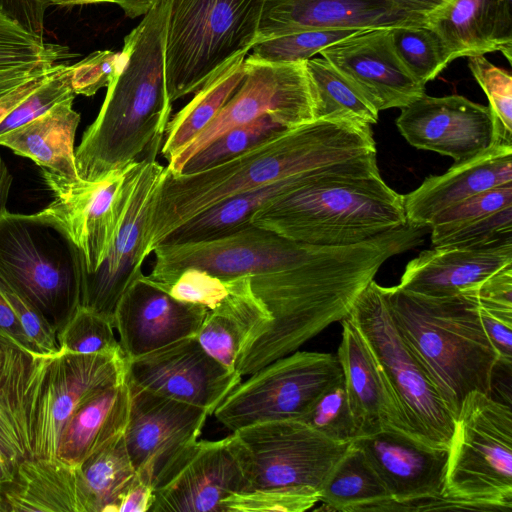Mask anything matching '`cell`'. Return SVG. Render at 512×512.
I'll return each mask as SVG.
<instances>
[{
    "mask_svg": "<svg viewBox=\"0 0 512 512\" xmlns=\"http://www.w3.org/2000/svg\"><path fill=\"white\" fill-rule=\"evenodd\" d=\"M340 163L224 199L176 228L160 245L210 240L247 227L262 206L301 188Z\"/></svg>",
    "mask_w": 512,
    "mask_h": 512,
    "instance_id": "f546056e",
    "label": "cell"
},
{
    "mask_svg": "<svg viewBox=\"0 0 512 512\" xmlns=\"http://www.w3.org/2000/svg\"><path fill=\"white\" fill-rule=\"evenodd\" d=\"M400 9L427 19L450 0H388Z\"/></svg>",
    "mask_w": 512,
    "mask_h": 512,
    "instance_id": "94428289",
    "label": "cell"
},
{
    "mask_svg": "<svg viewBox=\"0 0 512 512\" xmlns=\"http://www.w3.org/2000/svg\"><path fill=\"white\" fill-rule=\"evenodd\" d=\"M126 359L116 354L60 351L47 365L39 391L33 457L55 458L71 416L89 399L125 379Z\"/></svg>",
    "mask_w": 512,
    "mask_h": 512,
    "instance_id": "e0dca14e",
    "label": "cell"
},
{
    "mask_svg": "<svg viewBox=\"0 0 512 512\" xmlns=\"http://www.w3.org/2000/svg\"><path fill=\"white\" fill-rule=\"evenodd\" d=\"M51 357L14 347L0 371V512L18 465L33 457L39 391Z\"/></svg>",
    "mask_w": 512,
    "mask_h": 512,
    "instance_id": "603a6c76",
    "label": "cell"
},
{
    "mask_svg": "<svg viewBox=\"0 0 512 512\" xmlns=\"http://www.w3.org/2000/svg\"><path fill=\"white\" fill-rule=\"evenodd\" d=\"M0 338L10 344L35 354L19 321L0 290ZM38 355V354H37Z\"/></svg>",
    "mask_w": 512,
    "mask_h": 512,
    "instance_id": "6f0895ef",
    "label": "cell"
},
{
    "mask_svg": "<svg viewBox=\"0 0 512 512\" xmlns=\"http://www.w3.org/2000/svg\"><path fill=\"white\" fill-rule=\"evenodd\" d=\"M463 293L490 304L512 307V264H508L477 286Z\"/></svg>",
    "mask_w": 512,
    "mask_h": 512,
    "instance_id": "11a10c76",
    "label": "cell"
},
{
    "mask_svg": "<svg viewBox=\"0 0 512 512\" xmlns=\"http://www.w3.org/2000/svg\"><path fill=\"white\" fill-rule=\"evenodd\" d=\"M325 437L351 443L359 430L348 400L344 377L325 391L299 420Z\"/></svg>",
    "mask_w": 512,
    "mask_h": 512,
    "instance_id": "7bdbcfd3",
    "label": "cell"
},
{
    "mask_svg": "<svg viewBox=\"0 0 512 512\" xmlns=\"http://www.w3.org/2000/svg\"><path fill=\"white\" fill-rule=\"evenodd\" d=\"M396 126L417 149L449 156L454 164L483 153L497 140L489 106L460 95L432 97L426 94L401 108Z\"/></svg>",
    "mask_w": 512,
    "mask_h": 512,
    "instance_id": "d6986e66",
    "label": "cell"
},
{
    "mask_svg": "<svg viewBox=\"0 0 512 512\" xmlns=\"http://www.w3.org/2000/svg\"><path fill=\"white\" fill-rule=\"evenodd\" d=\"M137 162L99 181L72 182L46 170L42 177L53 193L47 206L79 249L85 273H94L106 258L118 231Z\"/></svg>",
    "mask_w": 512,
    "mask_h": 512,
    "instance_id": "9a60e30c",
    "label": "cell"
},
{
    "mask_svg": "<svg viewBox=\"0 0 512 512\" xmlns=\"http://www.w3.org/2000/svg\"><path fill=\"white\" fill-rule=\"evenodd\" d=\"M249 490L243 450L234 433L196 440L154 480L149 512H223V500Z\"/></svg>",
    "mask_w": 512,
    "mask_h": 512,
    "instance_id": "4fadbf2b",
    "label": "cell"
},
{
    "mask_svg": "<svg viewBox=\"0 0 512 512\" xmlns=\"http://www.w3.org/2000/svg\"><path fill=\"white\" fill-rule=\"evenodd\" d=\"M348 316L381 368L408 434L426 446L448 449L456 416L395 325L382 286L370 281Z\"/></svg>",
    "mask_w": 512,
    "mask_h": 512,
    "instance_id": "ba28073f",
    "label": "cell"
},
{
    "mask_svg": "<svg viewBox=\"0 0 512 512\" xmlns=\"http://www.w3.org/2000/svg\"><path fill=\"white\" fill-rule=\"evenodd\" d=\"M56 67L57 64L50 71L33 77L0 96V124L27 96L41 86L53 74Z\"/></svg>",
    "mask_w": 512,
    "mask_h": 512,
    "instance_id": "91938a15",
    "label": "cell"
},
{
    "mask_svg": "<svg viewBox=\"0 0 512 512\" xmlns=\"http://www.w3.org/2000/svg\"><path fill=\"white\" fill-rule=\"evenodd\" d=\"M340 322L341 341L336 356L359 436L385 428L409 435L391 388L361 332L349 316Z\"/></svg>",
    "mask_w": 512,
    "mask_h": 512,
    "instance_id": "484cf974",
    "label": "cell"
},
{
    "mask_svg": "<svg viewBox=\"0 0 512 512\" xmlns=\"http://www.w3.org/2000/svg\"><path fill=\"white\" fill-rule=\"evenodd\" d=\"M249 376L213 413L232 432L261 422L300 420L344 377L336 355L298 350Z\"/></svg>",
    "mask_w": 512,
    "mask_h": 512,
    "instance_id": "9c48e42d",
    "label": "cell"
},
{
    "mask_svg": "<svg viewBox=\"0 0 512 512\" xmlns=\"http://www.w3.org/2000/svg\"><path fill=\"white\" fill-rule=\"evenodd\" d=\"M265 0H170L165 78L174 102L195 93L257 41Z\"/></svg>",
    "mask_w": 512,
    "mask_h": 512,
    "instance_id": "8992f818",
    "label": "cell"
},
{
    "mask_svg": "<svg viewBox=\"0 0 512 512\" xmlns=\"http://www.w3.org/2000/svg\"><path fill=\"white\" fill-rule=\"evenodd\" d=\"M57 340L60 351L123 355L111 321L84 306H80L58 332Z\"/></svg>",
    "mask_w": 512,
    "mask_h": 512,
    "instance_id": "ab89813d",
    "label": "cell"
},
{
    "mask_svg": "<svg viewBox=\"0 0 512 512\" xmlns=\"http://www.w3.org/2000/svg\"><path fill=\"white\" fill-rule=\"evenodd\" d=\"M42 2L48 7L51 5H84L94 3H115V0H42Z\"/></svg>",
    "mask_w": 512,
    "mask_h": 512,
    "instance_id": "e7e4bbea",
    "label": "cell"
},
{
    "mask_svg": "<svg viewBox=\"0 0 512 512\" xmlns=\"http://www.w3.org/2000/svg\"><path fill=\"white\" fill-rule=\"evenodd\" d=\"M369 154H377L370 125L315 119L283 129L198 172L172 174L165 166L148 211L145 254L149 256L176 228L224 199Z\"/></svg>",
    "mask_w": 512,
    "mask_h": 512,
    "instance_id": "6da1fadb",
    "label": "cell"
},
{
    "mask_svg": "<svg viewBox=\"0 0 512 512\" xmlns=\"http://www.w3.org/2000/svg\"><path fill=\"white\" fill-rule=\"evenodd\" d=\"M376 155L338 164L262 206L250 223L289 240L327 246L357 244L406 225L404 195L381 178Z\"/></svg>",
    "mask_w": 512,
    "mask_h": 512,
    "instance_id": "3957f363",
    "label": "cell"
},
{
    "mask_svg": "<svg viewBox=\"0 0 512 512\" xmlns=\"http://www.w3.org/2000/svg\"><path fill=\"white\" fill-rule=\"evenodd\" d=\"M195 337L207 354L232 372H237V362L251 343L249 330L238 319L209 310Z\"/></svg>",
    "mask_w": 512,
    "mask_h": 512,
    "instance_id": "b9f144b4",
    "label": "cell"
},
{
    "mask_svg": "<svg viewBox=\"0 0 512 512\" xmlns=\"http://www.w3.org/2000/svg\"><path fill=\"white\" fill-rule=\"evenodd\" d=\"M311 245L251 224L210 240L159 245L152 251L154 262L145 277L165 289L189 268L222 279L271 273L299 261Z\"/></svg>",
    "mask_w": 512,
    "mask_h": 512,
    "instance_id": "7c38bea8",
    "label": "cell"
},
{
    "mask_svg": "<svg viewBox=\"0 0 512 512\" xmlns=\"http://www.w3.org/2000/svg\"><path fill=\"white\" fill-rule=\"evenodd\" d=\"M390 34L399 60L423 85L451 63L442 40L426 22L392 27Z\"/></svg>",
    "mask_w": 512,
    "mask_h": 512,
    "instance_id": "74e56055",
    "label": "cell"
},
{
    "mask_svg": "<svg viewBox=\"0 0 512 512\" xmlns=\"http://www.w3.org/2000/svg\"><path fill=\"white\" fill-rule=\"evenodd\" d=\"M468 66L485 92L492 112L497 140L512 145V77L483 55L468 57Z\"/></svg>",
    "mask_w": 512,
    "mask_h": 512,
    "instance_id": "bcb514c9",
    "label": "cell"
},
{
    "mask_svg": "<svg viewBox=\"0 0 512 512\" xmlns=\"http://www.w3.org/2000/svg\"><path fill=\"white\" fill-rule=\"evenodd\" d=\"M160 0H115L126 16L136 18L146 14Z\"/></svg>",
    "mask_w": 512,
    "mask_h": 512,
    "instance_id": "6125c7cd",
    "label": "cell"
},
{
    "mask_svg": "<svg viewBox=\"0 0 512 512\" xmlns=\"http://www.w3.org/2000/svg\"><path fill=\"white\" fill-rule=\"evenodd\" d=\"M169 5L154 4L124 39L101 109L75 150L83 181H99L161 150L172 111L165 78Z\"/></svg>",
    "mask_w": 512,
    "mask_h": 512,
    "instance_id": "7a4b0ae2",
    "label": "cell"
},
{
    "mask_svg": "<svg viewBox=\"0 0 512 512\" xmlns=\"http://www.w3.org/2000/svg\"><path fill=\"white\" fill-rule=\"evenodd\" d=\"M433 247L482 250L512 245V205L431 240Z\"/></svg>",
    "mask_w": 512,
    "mask_h": 512,
    "instance_id": "f6af8a7d",
    "label": "cell"
},
{
    "mask_svg": "<svg viewBox=\"0 0 512 512\" xmlns=\"http://www.w3.org/2000/svg\"><path fill=\"white\" fill-rule=\"evenodd\" d=\"M118 58L119 53L101 50L70 65V81L74 93L93 96L100 88L107 87L115 73Z\"/></svg>",
    "mask_w": 512,
    "mask_h": 512,
    "instance_id": "816d5d0a",
    "label": "cell"
},
{
    "mask_svg": "<svg viewBox=\"0 0 512 512\" xmlns=\"http://www.w3.org/2000/svg\"><path fill=\"white\" fill-rule=\"evenodd\" d=\"M352 443L362 450L389 495L367 511L448 508L443 488L449 448L426 446L393 428L359 436Z\"/></svg>",
    "mask_w": 512,
    "mask_h": 512,
    "instance_id": "5bb4252c",
    "label": "cell"
},
{
    "mask_svg": "<svg viewBox=\"0 0 512 512\" xmlns=\"http://www.w3.org/2000/svg\"><path fill=\"white\" fill-rule=\"evenodd\" d=\"M319 502V491L307 486L251 489L223 500V512H303Z\"/></svg>",
    "mask_w": 512,
    "mask_h": 512,
    "instance_id": "7dc6e473",
    "label": "cell"
},
{
    "mask_svg": "<svg viewBox=\"0 0 512 512\" xmlns=\"http://www.w3.org/2000/svg\"><path fill=\"white\" fill-rule=\"evenodd\" d=\"M245 56L237 57L211 77L170 118L160 150L167 163L210 124L237 91L246 75Z\"/></svg>",
    "mask_w": 512,
    "mask_h": 512,
    "instance_id": "1f68e13d",
    "label": "cell"
},
{
    "mask_svg": "<svg viewBox=\"0 0 512 512\" xmlns=\"http://www.w3.org/2000/svg\"><path fill=\"white\" fill-rule=\"evenodd\" d=\"M320 54L378 112L401 109L425 94V85L407 71L396 55L390 28L360 30Z\"/></svg>",
    "mask_w": 512,
    "mask_h": 512,
    "instance_id": "ffe728a7",
    "label": "cell"
},
{
    "mask_svg": "<svg viewBox=\"0 0 512 512\" xmlns=\"http://www.w3.org/2000/svg\"><path fill=\"white\" fill-rule=\"evenodd\" d=\"M12 184V175L4 160L0 156V216L7 210L6 203Z\"/></svg>",
    "mask_w": 512,
    "mask_h": 512,
    "instance_id": "be15d7a7",
    "label": "cell"
},
{
    "mask_svg": "<svg viewBox=\"0 0 512 512\" xmlns=\"http://www.w3.org/2000/svg\"><path fill=\"white\" fill-rule=\"evenodd\" d=\"M0 290L18 318L34 353L45 356L59 353L57 334L43 314L1 277Z\"/></svg>",
    "mask_w": 512,
    "mask_h": 512,
    "instance_id": "f907efd6",
    "label": "cell"
},
{
    "mask_svg": "<svg viewBox=\"0 0 512 512\" xmlns=\"http://www.w3.org/2000/svg\"><path fill=\"white\" fill-rule=\"evenodd\" d=\"M249 490L307 486L318 491L351 443L333 441L299 420H276L233 431Z\"/></svg>",
    "mask_w": 512,
    "mask_h": 512,
    "instance_id": "8fae6325",
    "label": "cell"
},
{
    "mask_svg": "<svg viewBox=\"0 0 512 512\" xmlns=\"http://www.w3.org/2000/svg\"><path fill=\"white\" fill-rule=\"evenodd\" d=\"M75 96L70 81V65L57 64L53 74L1 122L0 134L41 116L56 104Z\"/></svg>",
    "mask_w": 512,
    "mask_h": 512,
    "instance_id": "c3c4849f",
    "label": "cell"
},
{
    "mask_svg": "<svg viewBox=\"0 0 512 512\" xmlns=\"http://www.w3.org/2000/svg\"><path fill=\"white\" fill-rule=\"evenodd\" d=\"M426 22L388 0H265L257 42L309 30H368Z\"/></svg>",
    "mask_w": 512,
    "mask_h": 512,
    "instance_id": "cb8c5ba5",
    "label": "cell"
},
{
    "mask_svg": "<svg viewBox=\"0 0 512 512\" xmlns=\"http://www.w3.org/2000/svg\"><path fill=\"white\" fill-rule=\"evenodd\" d=\"M246 75L226 105L210 124L166 165L180 174L184 165L220 135L262 117L284 128L313 121V101L305 61L270 63L245 58Z\"/></svg>",
    "mask_w": 512,
    "mask_h": 512,
    "instance_id": "30bf717a",
    "label": "cell"
},
{
    "mask_svg": "<svg viewBox=\"0 0 512 512\" xmlns=\"http://www.w3.org/2000/svg\"><path fill=\"white\" fill-rule=\"evenodd\" d=\"M242 376L213 359L196 337H187L126 361V379L154 394L212 415Z\"/></svg>",
    "mask_w": 512,
    "mask_h": 512,
    "instance_id": "ac0fdd59",
    "label": "cell"
},
{
    "mask_svg": "<svg viewBox=\"0 0 512 512\" xmlns=\"http://www.w3.org/2000/svg\"><path fill=\"white\" fill-rule=\"evenodd\" d=\"M130 390L125 379L84 403L62 430L57 457L79 465L124 432L129 415Z\"/></svg>",
    "mask_w": 512,
    "mask_h": 512,
    "instance_id": "4dcf8cb0",
    "label": "cell"
},
{
    "mask_svg": "<svg viewBox=\"0 0 512 512\" xmlns=\"http://www.w3.org/2000/svg\"><path fill=\"white\" fill-rule=\"evenodd\" d=\"M512 205V184L473 195L436 215L429 227L431 240L470 221Z\"/></svg>",
    "mask_w": 512,
    "mask_h": 512,
    "instance_id": "681fc988",
    "label": "cell"
},
{
    "mask_svg": "<svg viewBox=\"0 0 512 512\" xmlns=\"http://www.w3.org/2000/svg\"><path fill=\"white\" fill-rule=\"evenodd\" d=\"M73 100L68 98L41 116L0 134V145L33 160L41 170L80 181L74 141L81 116L73 109Z\"/></svg>",
    "mask_w": 512,
    "mask_h": 512,
    "instance_id": "f1b7e54d",
    "label": "cell"
},
{
    "mask_svg": "<svg viewBox=\"0 0 512 512\" xmlns=\"http://www.w3.org/2000/svg\"><path fill=\"white\" fill-rule=\"evenodd\" d=\"M208 309L179 301L143 274L125 292L114 315V328L126 361L178 340L194 337Z\"/></svg>",
    "mask_w": 512,
    "mask_h": 512,
    "instance_id": "7402d4cb",
    "label": "cell"
},
{
    "mask_svg": "<svg viewBox=\"0 0 512 512\" xmlns=\"http://www.w3.org/2000/svg\"><path fill=\"white\" fill-rule=\"evenodd\" d=\"M389 499L388 492L362 450L352 442L319 491V501L332 510L367 511Z\"/></svg>",
    "mask_w": 512,
    "mask_h": 512,
    "instance_id": "d590c367",
    "label": "cell"
},
{
    "mask_svg": "<svg viewBox=\"0 0 512 512\" xmlns=\"http://www.w3.org/2000/svg\"><path fill=\"white\" fill-rule=\"evenodd\" d=\"M12 344L0 338V367L4 364Z\"/></svg>",
    "mask_w": 512,
    "mask_h": 512,
    "instance_id": "03108f58",
    "label": "cell"
},
{
    "mask_svg": "<svg viewBox=\"0 0 512 512\" xmlns=\"http://www.w3.org/2000/svg\"><path fill=\"white\" fill-rule=\"evenodd\" d=\"M508 264H512V245L482 250L433 247L406 265L398 286L424 296H452L477 286Z\"/></svg>",
    "mask_w": 512,
    "mask_h": 512,
    "instance_id": "4316f807",
    "label": "cell"
},
{
    "mask_svg": "<svg viewBox=\"0 0 512 512\" xmlns=\"http://www.w3.org/2000/svg\"><path fill=\"white\" fill-rule=\"evenodd\" d=\"M512 184V145L494 144L478 156L431 175L404 195L407 223L429 227L432 219L483 191Z\"/></svg>",
    "mask_w": 512,
    "mask_h": 512,
    "instance_id": "d4e9b609",
    "label": "cell"
},
{
    "mask_svg": "<svg viewBox=\"0 0 512 512\" xmlns=\"http://www.w3.org/2000/svg\"><path fill=\"white\" fill-rule=\"evenodd\" d=\"M48 7L42 0H0V12L26 31L43 38L44 15Z\"/></svg>",
    "mask_w": 512,
    "mask_h": 512,
    "instance_id": "db71d44e",
    "label": "cell"
},
{
    "mask_svg": "<svg viewBox=\"0 0 512 512\" xmlns=\"http://www.w3.org/2000/svg\"><path fill=\"white\" fill-rule=\"evenodd\" d=\"M73 57L69 47L45 42L0 12V96Z\"/></svg>",
    "mask_w": 512,
    "mask_h": 512,
    "instance_id": "836d02e7",
    "label": "cell"
},
{
    "mask_svg": "<svg viewBox=\"0 0 512 512\" xmlns=\"http://www.w3.org/2000/svg\"><path fill=\"white\" fill-rule=\"evenodd\" d=\"M83 257L46 208L0 216V277L24 295L56 334L82 304Z\"/></svg>",
    "mask_w": 512,
    "mask_h": 512,
    "instance_id": "5b68a950",
    "label": "cell"
},
{
    "mask_svg": "<svg viewBox=\"0 0 512 512\" xmlns=\"http://www.w3.org/2000/svg\"><path fill=\"white\" fill-rule=\"evenodd\" d=\"M286 129L271 117H262L220 135L193 156L181 173H194L230 160Z\"/></svg>",
    "mask_w": 512,
    "mask_h": 512,
    "instance_id": "f35d334b",
    "label": "cell"
},
{
    "mask_svg": "<svg viewBox=\"0 0 512 512\" xmlns=\"http://www.w3.org/2000/svg\"><path fill=\"white\" fill-rule=\"evenodd\" d=\"M382 289L399 332L456 418L470 392L491 395L498 356L474 296L430 297L398 285Z\"/></svg>",
    "mask_w": 512,
    "mask_h": 512,
    "instance_id": "277c9868",
    "label": "cell"
},
{
    "mask_svg": "<svg viewBox=\"0 0 512 512\" xmlns=\"http://www.w3.org/2000/svg\"><path fill=\"white\" fill-rule=\"evenodd\" d=\"M443 497L469 510L512 509V411L470 392L458 412L446 465Z\"/></svg>",
    "mask_w": 512,
    "mask_h": 512,
    "instance_id": "52a82bcc",
    "label": "cell"
},
{
    "mask_svg": "<svg viewBox=\"0 0 512 512\" xmlns=\"http://www.w3.org/2000/svg\"><path fill=\"white\" fill-rule=\"evenodd\" d=\"M426 23L442 40L451 62L497 51L495 0H450Z\"/></svg>",
    "mask_w": 512,
    "mask_h": 512,
    "instance_id": "d6a6232c",
    "label": "cell"
},
{
    "mask_svg": "<svg viewBox=\"0 0 512 512\" xmlns=\"http://www.w3.org/2000/svg\"><path fill=\"white\" fill-rule=\"evenodd\" d=\"M477 303L480 321L498 356V363L510 369L512 364V307L479 300Z\"/></svg>",
    "mask_w": 512,
    "mask_h": 512,
    "instance_id": "f5cc1de1",
    "label": "cell"
},
{
    "mask_svg": "<svg viewBox=\"0 0 512 512\" xmlns=\"http://www.w3.org/2000/svg\"><path fill=\"white\" fill-rule=\"evenodd\" d=\"M149 152L138 161L130 184L121 222L99 268L84 275L82 304L105 318L114 326V315L125 292L142 275L147 257L144 251V232L154 193L165 171L157 155Z\"/></svg>",
    "mask_w": 512,
    "mask_h": 512,
    "instance_id": "2e32d148",
    "label": "cell"
},
{
    "mask_svg": "<svg viewBox=\"0 0 512 512\" xmlns=\"http://www.w3.org/2000/svg\"><path fill=\"white\" fill-rule=\"evenodd\" d=\"M512 0H495V35L497 51L511 63L512 56Z\"/></svg>",
    "mask_w": 512,
    "mask_h": 512,
    "instance_id": "680465c9",
    "label": "cell"
},
{
    "mask_svg": "<svg viewBox=\"0 0 512 512\" xmlns=\"http://www.w3.org/2000/svg\"><path fill=\"white\" fill-rule=\"evenodd\" d=\"M243 280L244 276L222 279L204 270L189 268L163 290L179 301L220 311L234 299Z\"/></svg>",
    "mask_w": 512,
    "mask_h": 512,
    "instance_id": "ee69618b",
    "label": "cell"
},
{
    "mask_svg": "<svg viewBox=\"0 0 512 512\" xmlns=\"http://www.w3.org/2000/svg\"><path fill=\"white\" fill-rule=\"evenodd\" d=\"M127 383L130 407L123 434L126 449L135 471L149 467L155 480L180 452L198 440L209 414Z\"/></svg>",
    "mask_w": 512,
    "mask_h": 512,
    "instance_id": "44dd1931",
    "label": "cell"
},
{
    "mask_svg": "<svg viewBox=\"0 0 512 512\" xmlns=\"http://www.w3.org/2000/svg\"><path fill=\"white\" fill-rule=\"evenodd\" d=\"M314 119L346 120L373 125L379 112L325 58L305 61Z\"/></svg>",
    "mask_w": 512,
    "mask_h": 512,
    "instance_id": "8d00e7d4",
    "label": "cell"
},
{
    "mask_svg": "<svg viewBox=\"0 0 512 512\" xmlns=\"http://www.w3.org/2000/svg\"><path fill=\"white\" fill-rule=\"evenodd\" d=\"M360 30H309L286 34L254 44L252 59L270 63L304 62L324 48Z\"/></svg>",
    "mask_w": 512,
    "mask_h": 512,
    "instance_id": "60d3db41",
    "label": "cell"
},
{
    "mask_svg": "<svg viewBox=\"0 0 512 512\" xmlns=\"http://www.w3.org/2000/svg\"><path fill=\"white\" fill-rule=\"evenodd\" d=\"M123 434L78 465L88 512H118L123 495L135 476Z\"/></svg>",
    "mask_w": 512,
    "mask_h": 512,
    "instance_id": "e575fe53",
    "label": "cell"
},
{
    "mask_svg": "<svg viewBox=\"0 0 512 512\" xmlns=\"http://www.w3.org/2000/svg\"><path fill=\"white\" fill-rule=\"evenodd\" d=\"M6 512H88L78 465L59 457H29L4 491Z\"/></svg>",
    "mask_w": 512,
    "mask_h": 512,
    "instance_id": "83f0119b",
    "label": "cell"
},
{
    "mask_svg": "<svg viewBox=\"0 0 512 512\" xmlns=\"http://www.w3.org/2000/svg\"><path fill=\"white\" fill-rule=\"evenodd\" d=\"M154 496V473L149 467L136 470L123 495L118 512H149Z\"/></svg>",
    "mask_w": 512,
    "mask_h": 512,
    "instance_id": "9f6ffc18",
    "label": "cell"
}]
</instances>
